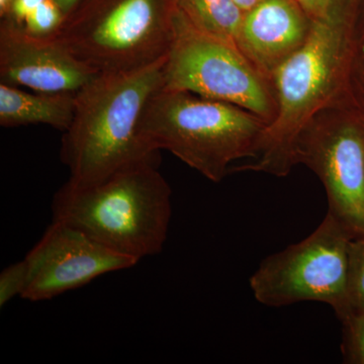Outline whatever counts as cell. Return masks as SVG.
I'll list each match as a JSON object with an SVG mask.
<instances>
[{
  "instance_id": "1",
  "label": "cell",
  "mask_w": 364,
  "mask_h": 364,
  "mask_svg": "<svg viewBox=\"0 0 364 364\" xmlns=\"http://www.w3.org/2000/svg\"><path fill=\"white\" fill-rule=\"evenodd\" d=\"M356 0H334L314 21L308 39L270 76L277 114L267 124L257 156L235 171L286 177L296 166L299 136L325 109L349 100L356 56Z\"/></svg>"
},
{
  "instance_id": "7",
  "label": "cell",
  "mask_w": 364,
  "mask_h": 364,
  "mask_svg": "<svg viewBox=\"0 0 364 364\" xmlns=\"http://www.w3.org/2000/svg\"><path fill=\"white\" fill-rule=\"evenodd\" d=\"M351 239L327 213L310 236L260 263L249 280L254 298L275 308L301 301L327 304L340 320L346 312Z\"/></svg>"
},
{
  "instance_id": "14",
  "label": "cell",
  "mask_w": 364,
  "mask_h": 364,
  "mask_svg": "<svg viewBox=\"0 0 364 364\" xmlns=\"http://www.w3.org/2000/svg\"><path fill=\"white\" fill-rule=\"evenodd\" d=\"M360 311H364V236L352 238L349 243L346 312L340 321Z\"/></svg>"
},
{
  "instance_id": "10",
  "label": "cell",
  "mask_w": 364,
  "mask_h": 364,
  "mask_svg": "<svg viewBox=\"0 0 364 364\" xmlns=\"http://www.w3.org/2000/svg\"><path fill=\"white\" fill-rule=\"evenodd\" d=\"M97 74L55 38L33 37L7 18L1 23V83L42 93H76Z\"/></svg>"
},
{
  "instance_id": "19",
  "label": "cell",
  "mask_w": 364,
  "mask_h": 364,
  "mask_svg": "<svg viewBox=\"0 0 364 364\" xmlns=\"http://www.w3.org/2000/svg\"><path fill=\"white\" fill-rule=\"evenodd\" d=\"M311 20L317 21L324 18L331 9L334 0H296Z\"/></svg>"
},
{
  "instance_id": "15",
  "label": "cell",
  "mask_w": 364,
  "mask_h": 364,
  "mask_svg": "<svg viewBox=\"0 0 364 364\" xmlns=\"http://www.w3.org/2000/svg\"><path fill=\"white\" fill-rule=\"evenodd\" d=\"M64 20L65 16L55 0H45L26 18L21 28L33 37L51 38L58 32Z\"/></svg>"
},
{
  "instance_id": "9",
  "label": "cell",
  "mask_w": 364,
  "mask_h": 364,
  "mask_svg": "<svg viewBox=\"0 0 364 364\" xmlns=\"http://www.w3.org/2000/svg\"><path fill=\"white\" fill-rule=\"evenodd\" d=\"M28 284L21 298L48 301L93 279L135 267V258L117 253L65 223L53 221L25 257Z\"/></svg>"
},
{
  "instance_id": "6",
  "label": "cell",
  "mask_w": 364,
  "mask_h": 364,
  "mask_svg": "<svg viewBox=\"0 0 364 364\" xmlns=\"http://www.w3.org/2000/svg\"><path fill=\"white\" fill-rule=\"evenodd\" d=\"M164 87L240 107L269 124L277 114L272 83L237 45L198 30L177 9Z\"/></svg>"
},
{
  "instance_id": "2",
  "label": "cell",
  "mask_w": 364,
  "mask_h": 364,
  "mask_svg": "<svg viewBox=\"0 0 364 364\" xmlns=\"http://www.w3.org/2000/svg\"><path fill=\"white\" fill-rule=\"evenodd\" d=\"M166 59L136 70L97 74L76 92L60 146L69 181L92 183L129 165L158 160L159 151L146 142L141 123L151 98L164 86Z\"/></svg>"
},
{
  "instance_id": "3",
  "label": "cell",
  "mask_w": 364,
  "mask_h": 364,
  "mask_svg": "<svg viewBox=\"0 0 364 364\" xmlns=\"http://www.w3.org/2000/svg\"><path fill=\"white\" fill-rule=\"evenodd\" d=\"M171 193L158 160H146L92 183L67 181L53 198V221L70 225L107 248L140 261L164 247Z\"/></svg>"
},
{
  "instance_id": "8",
  "label": "cell",
  "mask_w": 364,
  "mask_h": 364,
  "mask_svg": "<svg viewBox=\"0 0 364 364\" xmlns=\"http://www.w3.org/2000/svg\"><path fill=\"white\" fill-rule=\"evenodd\" d=\"M296 161L322 182L328 213L352 238L364 236V119L350 100L314 117L299 136Z\"/></svg>"
},
{
  "instance_id": "21",
  "label": "cell",
  "mask_w": 364,
  "mask_h": 364,
  "mask_svg": "<svg viewBox=\"0 0 364 364\" xmlns=\"http://www.w3.org/2000/svg\"><path fill=\"white\" fill-rule=\"evenodd\" d=\"M234 1L236 2L237 6L240 7L244 13H246V11H250L251 9L258 6L264 0H234Z\"/></svg>"
},
{
  "instance_id": "13",
  "label": "cell",
  "mask_w": 364,
  "mask_h": 364,
  "mask_svg": "<svg viewBox=\"0 0 364 364\" xmlns=\"http://www.w3.org/2000/svg\"><path fill=\"white\" fill-rule=\"evenodd\" d=\"M177 9L198 30L236 45L244 11L234 0H174Z\"/></svg>"
},
{
  "instance_id": "22",
  "label": "cell",
  "mask_w": 364,
  "mask_h": 364,
  "mask_svg": "<svg viewBox=\"0 0 364 364\" xmlns=\"http://www.w3.org/2000/svg\"><path fill=\"white\" fill-rule=\"evenodd\" d=\"M11 1L13 0H0V14L2 18H6L7 14L9 13V9H11Z\"/></svg>"
},
{
  "instance_id": "16",
  "label": "cell",
  "mask_w": 364,
  "mask_h": 364,
  "mask_svg": "<svg viewBox=\"0 0 364 364\" xmlns=\"http://www.w3.org/2000/svg\"><path fill=\"white\" fill-rule=\"evenodd\" d=\"M341 322L343 324L342 354L345 363L364 364V311L348 314Z\"/></svg>"
},
{
  "instance_id": "23",
  "label": "cell",
  "mask_w": 364,
  "mask_h": 364,
  "mask_svg": "<svg viewBox=\"0 0 364 364\" xmlns=\"http://www.w3.org/2000/svg\"><path fill=\"white\" fill-rule=\"evenodd\" d=\"M363 59H364V57H363ZM363 66L364 67V62L363 63ZM363 83H364V71L363 72Z\"/></svg>"
},
{
  "instance_id": "5",
  "label": "cell",
  "mask_w": 364,
  "mask_h": 364,
  "mask_svg": "<svg viewBox=\"0 0 364 364\" xmlns=\"http://www.w3.org/2000/svg\"><path fill=\"white\" fill-rule=\"evenodd\" d=\"M176 14L174 0H92L53 38L97 73L136 70L169 54Z\"/></svg>"
},
{
  "instance_id": "4",
  "label": "cell",
  "mask_w": 364,
  "mask_h": 364,
  "mask_svg": "<svg viewBox=\"0 0 364 364\" xmlns=\"http://www.w3.org/2000/svg\"><path fill=\"white\" fill-rule=\"evenodd\" d=\"M267 122L237 105L163 86L141 123L146 142L167 150L208 181L221 182L231 165L257 156Z\"/></svg>"
},
{
  "instance_id": "11",
  "label": "cell",
  "mask_w": 364,
  "mask_h": 364,
  "mask_svg": "<svg viewBox=\"0 0 364 364\" xmlns=\"http://www.w3.org/2000/svg\"><path fill=\"white\" fill-rule=\"evenodd\" d=\"M313 23L296 0H264L244 13L236 45L270 80L308 39Z\"/></svg>"
},
{
  "instance_id": "18",
  "label": "cell",
  "mask_w": 364,
  "mask_h": 364,
  "mask_svg": "<svg viewBox=\"0 0 364 364\" xmlns=\"http://www.w3.org/2000/svg\"><path fill=\"white\" fill-rule=\"evenodd\" d=\"M44 1L45 0H13L9 13L4 18L21 26L26 18Z\"/></svg>"
},
{
  "instance_id": "24",
  "label": "cell",
  "mask_w": 364,
  "mask_h": 364,
  "mask_svg": "<svg viewBox=\"0 0 364 364\" xmlns=\"http://www.w3.org/2000/svg\"><path fill=\"white\" fill-rule=\"evenodd\" d=\"M11 2H13V1H11Z\"/></svg>"
},
{
  "instance_id": "17",
  "label": "cell",
  "mask_w": 364,
  "mask_h": 364,
  "mask_svg": "<svg viewBox=\"0 0 364 364\" xmlns=\"http://www.w3.org/2000/svg\"><path fill=\"white\" fill-rule=\"evenodd\" d=\"M28 265L18 261L2 270L0 274V306H4L16 296H21L28 284Z\"/></svg>"
},
{
  "instance_id": "20",
  "label": "cell",
  "mask_w": 364,
  "mask_h": 364,
  "mask_svg": "<svg viewBox=\"0 0 364 364\" xmlns=\"http://www.w3.org/2000/svg\"><path fill=\"white\" fill-rule=\"evenodd\" d=\"M80 1L81 0H55L65 18L77 9Z\"/></svg>"
},
{
  "instance_id": "12",
  "label": "cell",
  "mask_w": 364,
  "mask_h": 364,
  "mask_svg": "<svg viewBox=\"0 0 364 364\" xmlns=\"http://www.w3.org/2000/svg\"><path fill=\"white\" fill-rule=\"evenodd\" d=\"M76 93H42L0 85V124L4 128L47 124L63 133L73 117Z\"/></svg>"
}]
</instances>
